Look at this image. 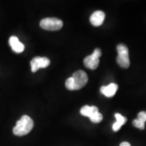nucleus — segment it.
Instances as JSON below:
<instances>
[{
    "mask_svg": "<svg viewBox=\"0 0 146 146\" xmlns=\"http://www.w3.org/2000/svg\"><path fill=\"white\" fill-rule=\"evenodd\" d=\"M40 27L47 31H58L63 27V22L57 18H45L40 22Z\"/></svg>",
    "mask_w": 146,
    "mask_h": 146,
    "instance_id": "obj_5",
    "label": "nucleus"
},
{
    "mask_svg": "<svg viewBox=\"0 0 146 146\" xmlns=\"http://www.w3.org/2000/svg\"><path fill=\"white\" fill-rule=\"evenodd\" d=\"M115 117L116 118V123H115L113 125L112 129L114 131H118L121 128L122 126L126 123L127 119L118 113L115 114Z\"/></svg>",
    "mask_w": 146,
    "mask_h": 146,
    "instance_id": "obj_12",
    "label": "nucleus"
},
{
    "mask_svg": "<svg viewBox=\"0 0 146 146\" xmlns=\"http://www.w3.org/2000/svg\"><path fill=\"white\" fill-rule=\"evenodd\" d=\"M120 146H131V145L128 142H123L120 144Z\"/></svg>",
    "mask_w": 146,
    "mask_h": 146,
    "instance_id": "obj_13",
    "label": "nucleus"
},
{
    "mask_svg": "<svg viewBox=\"0 0 146 146\" xmlns=\"http://www.w3.org/2000/svg\"><path fill=\"white\" fill-rule=\"evenodd\" d=\"M118 86L115 83H110L108 86H103L100 88V92L108 98H112L117 91Z\"/></svg>",
    "mask_w": 146,
    "mask_h": 146,
    "instance_id": "obj_10",
    "label": "nucleus"
},
{
    "mask_svg": "<svg viewBox=\"0 0 146 146\" xmlns=\"http://www.w3.org/2000/svg\"><path fill=\"white\" fill-rule=\"evenodd\" d=\"M50 64V60L46 57H35L31 61V66L33 72H35L40 68H45Z\"/></svg>",
    "mask_w": 146,
    "mask_h": 146,
    "instance_id": "obj_7",
    "label": "nucleus"
},
{
    "mask_svg": "<svg viewBox=\"0 0 146 146\" xmlns=\"http://www.w3.org/2000/svg\"><path fill=\"white\" fill-rule=\"evenodd\" d=\"M9 44L12 47V50L17 54L23 52L25 50V45L20 42L18 38L16 36H12L9 39Z\"/></svg>",
    "mask_w": 146,
    "mask_h": 146,
    "instance_id": "obj_9",
    "label": "nucleus"
},
{
    "mask_svg": "<svg viewBox=\"0 0 146 146\" xmlns=\"http://www.w3.org/2000/svg\"><path fill=\"white\" fill-rule=\"evenodd\" d=\"M81 114L84 116L89 117L91 122L94 123H99L103 119V116L99 112L98 107L85 106L81 109Z\"/></svg>",
    "mask_w": 146,
    "mask_h": 146,
    "instance_id": "obj_4",
    "label": "nucleus"
},
{
    "mask_svg": "<svg viewBox=\"0 0 146 146\" xmlns=\"http://www.w3.org/2000/svg\"><path fill=\"white\" fill-rule=\"evenodd\" d=\"M146 122V112L141 111L137 115V118L133 121V125L138 129L143 130L145 129V123Z\"/></svg>",
    "mask_w": 146,
    "mask_h": 146,
    "instance_id": "obj_11",
    "label": "nucleus"
},
{
    "mask_svg": "<svg viewBox=\"0 0 146 146\" xmlns=\"http://www.w3.org/2000/svg\"><path fill=\"white\" fill-rule=\"evenodd\" d=\"M88 82V76L85 71L79 70L73 73L72 77L66 81V87L68 90H78L83 88Z\"/></svg>",
    "mask_w": 146,
    "mask_h": 146,
    "instance_id": "obj_1",
    "label": "nucleus"
},
{
    "mask_svg": "<svg viewBox=\"0 0 146 146\" xmlns=\"http://www.w3.org/2000/svg\"><path fill=\"white\" fill-rule=\"evenodd\" d=\"M105 13L102 11H96L91 14L90 23L94 27H99L102 25L105 19Z\"/></svg>",
    "mask_w": 146,
    "mask_h": 146,
    "instance_id": "obj_8",
    "label": "nucleus"
},
{
    "mask_svg": "<svg viewBox=\"0 0 146 146\" xmlns=\"http://www.w3.org/2000/svg\"><path fill=\"white\" fill-rule=\"evenodd\" d=\"M102 56V51L100 48H96L93 54L87 56L83 60L84 65L85 67L91 70H95L98 67L100 64L99 58Z\"/></svg>",
    "mask_w": 146,
    "mask_h": 146,
    "instance_id": "obj_6",
    "label": "nucleus"
},
{
    "mask_svg": "<svg viewBox=\"0 0 146 146\" xmlns=\"http://www.w3.org/2000/svg\"><path fill=\"white\" fill-rule=\"evenodd\" d=\"M118 52V56L116 61L120 66L124 68H128L130 66V60L129 56V50L125 44L120 43L116 47Z\"/></svg>",
    "mask_w": 146,
    "mask_h": 146,
    "instance_id": "obj_3",
    "label": "nucleus"
},
{
    "mask_svg": "<svg viewBox=\"0 0 146 146\" xmlns=\"http://www.w3.org/2000/svg\"><path fill=\"white\" fill-rule=\"evenodd\" d=\"M34 126L33 120L27 115H24L18 120L13 129V133L16 136L26 135L31 132Z\"/></svg>",
    "mask_w": 146,
    "mask_h": 146,
    "instance_id": "obj_2",
    "label": "nucleus"
}]
</instances>
